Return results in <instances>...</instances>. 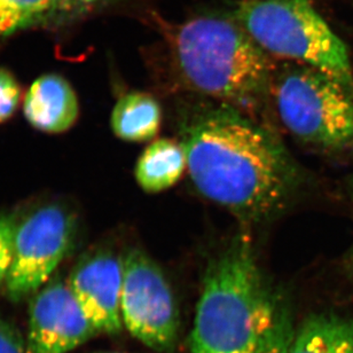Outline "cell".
<instances>
[{
  "label": "cell",
  "mask_w": 353,
  "mask_h": 353,
  "mask_svg": "<svg viewBox=\"0 0 353 353\" xmlns=\"http://www.w3.org/2000/svg\"><path fill=\"white\" fill-rule=\"evenodd\" d=\"M121 313L132 336L157 352H172L178 336L174 294L160 266L140 249L123 259Z\"/></svg>",
  "instance_id": "8992f818"
},
{
  "label": "cell",
  "mask_w": 353,
  "mask_h": 353,
  "mask_svg": "<svg viewBox=\"0 0 353 353\" xmlns=\"http://www.w3.org/2000/svg\"><path fill=\"white\" fill-rule=\"evenodd\" d=\"M288 305L263 273L249 235H235L208 262L190 332L192 353H288Z\"/></svg>",
  "instance_id": "7a4b0ae2"
},
{
  "label": "cell",
  "mask_w": 353,
  "mask_h": 353,
  "mask_svg": "<svg viewBox=\"0 0 353 353\" xmlns=\"http://www.w3.org/2000/svg\"><path fill=\"white\" fill-rule=\"evenodd\" d=\"M102 0H0V34L68 21L91 12Z\"/></svg>",
  "instance_id": "8fae6325"
},
{
  "label": "cell",
  "mask_w": 353,
  "mask_h": 353,
  "mask_svg": "<svg viewBox=\"0 0 353 353\" xmlns=\"http://www.w3.org/2000/svg\"><path fill=\"white\" fill-rule=\"evenodd\" d=\"M235 17L268 54L312 67L353 92L347 46L310 0H245Z\"/></svg>",
  "instance_id": "277c9868"
},
{
  "label": "cell",
  "mask_w": 353,
  "mask_h": 353,
  "mask_svg": "<svg viewBox=\"0 0 353 353\" xmlns=\"http://www.w3.org/2000/svg\"><path fill=\"white\" fill-rule=\"evenodd\" d=\"M97 334L65 282H52L32 299L26 341L27 353H68Z\"/></svg>",
  "instance_id": "ba28073f"
},
{
  "label": "cell",
  "mask_w": 353,
  "mask_h": 353,
  "mask_svg": "<svg viewBox=\"0 0 353 353\" xmlns=\"http://www.w3.org/2000/svg\"><path fill=\"white\" fill-rule=\"evenodd\" d=\"M75 236V216L61 204L38 208L17 224L6 278L10 299L19 301L45 285L72 250Z\"/></svg>",
  "instance_id": "52a82bcc"
},
{
  "label": "cell",
  "mask_w": 353,
  "mask_h": 353,
  "mask_svg": "<svg viewBox=\"0 0 353 353\" xmlns=\"http://www.w3.org/2000/svg\"><path fill=\"white\" fill-rule=\"evenodd\" d=\"M172 48L180 75L200 94L249 115L270 94L273 62L239 22L219 17L188 21L176 31Z\"/></svg>",
  "instance_id": "3957f363"
},
{
  "label": "cell",
  "mask_w": 353,
  "mask_h": 353,
  "mask_svg": "<svg viewBox=\"0 0 353 353\" xmlns=\"http://www.w3.org/2000/svg\"><path fill=\"white\" fill-rule=\"evenodd\" d=\"M351 195H352V200H353V178L352 180H351ZM351 257L353 259V247L352 250H351Z\"/></svg>",
  "instance_id": "ac0fdd59"
},
{
  "label": "cell",
  "mask_w": 353,
  "mask_h": 353,
  "mask_svg": "<svg viewBox=\"0 0 353 353\" xmlns=\"http://www.w3.org/2000/svg\"><path fill=\"white\" fill-rule=\"evenodd\" d=\"M68 285L98 333H121L123 259L107 250L91 252L74 268Z\"/></svg>",
  "instance_id": "9c48e42d"
},
{
  "label": "cell",
  "mask_w": 353,
  "mask_h": 353,
  "mask_svg": "<svg viewBox=\"0 0 353 353\" xmlns=\"http://www.w3.org/2000/svg\"><path fill=\"white\" fill-rule=\"evenodd\" d=\"M186 169V154L181 143L157 139L140 155L134 176L141 190L157 194L174 186Z\"/></svg>",
  "instance_id": "4fadbf2b"
},
{
  "label": "cell",
  "mask_w": 353,
  "mask_h": 353,
  "mask_svg": "<svg viewBox=\"0 0 353 353\" xmlns=\"http://www.w3.org/2000/svg\"><path fill=\"white\" fill-rule=\"evenodd\" d=\"M21 100V88L6 69L0 68V123L10 119L17 112Z\"/></svg>",
  "instance_id": "9a60e30c"
},
{
  "label": "cell",
  "mask_w": 353,
  "mask_h": 353,
  "mask_svg": "<svg viewBox=\"0 0 353 353\" xmlns=\"http://www.w3.org/2000/svg\"><path fill=\"white\" fill-rule=\"evenodd\" d=\"M162 124L160 102L146 92L132 91L116 102L110 117L112 132L119 139L143 143L157 136Z\"/></svg>",
  "instance_id": "5bb4252c"
},
{
  "label": "cell",
  "mask_w": 353,
  "mask_h": 353,
  "mask_svg": "<svg viewBox=\"0 0 353 353\" xmlns=\"http://www.w3.org/2000/svg\"><path fill=\"white\" fill-rule=\"evenodd\" d=\"M288 353H353V313L307 316L296 330Z\"/></svg>",
  "instance_id": "7c38bea8"
},
{
  "label": "cell",
  "mask_w": 353,
  "mask_h": 353,
  "mask_svg": "<svg viewBox=\"0 0 353 353\" xmlns=\"http://www.w3.org/2000/svg\"><path fill=\"white\" fill-rule=\"evenodd\" d=\"M0 353H27L26 341L15 327L0 320Z\"/></svg>",
  "instance_id": "e0dca14e"
},
{
  "label": "cell",
  "mask_w": 353,
  "mask_h": 353,
  "mask_svg": "<svg viewBox=\"0 0 353 353\" xmlns=\"http://www.w3.org/2000/svg\"><path fill=\"white\" fill-rule=\"evenodd\" d=\"M17 226L13 216H0V283L6 281L10 272Z\"/></svg>",
  "instance_id": "2e32d148"
},
{
  "label": "cell",
  "mask_w": 353,
  "mask_h": 353,
  "mask_svg": "<svg viewBox=\"0 0 353 353\" xmlns=\"http://www.w3.org/2000/svg\"><path fill=\"white\" fill-rule=\"evenodd\" d=\"M197 192L243 223L285 210L303 176L281 141L252 115L223 102L192 109L179 124Z\"/></svg>",
  "instance_id": "6da1fadb"
},
{
  "label": "cell",
  "mask_w": 353,
  "mask_h": 353,
  "mask_svg": "<svg viewBox=\"0 0 353 353\" xmlns=\"http://www.w3.org/2000/svg\"><path fill=\"white\" fill-rule=\"evenodd\" d=\"M23 110L28 122L36 129L61 133L75 124L79 100L67 79L48 74L31 84L24 97Z\"/></svg>",
  "instance_id": "30bf717a"
},
{
  "label": "cell",
  "mask_w": 353,
  "mask_h": 353,
  "mask_svg": "<svg viewBox=\"0 0 353 353\" xmlns=\"http://www.w3.org/2000/svg\"><path fill=\"white\" fill-rule=\"evenodd\" d=\"M270 94L282 125L299 143L323 150L352 146L353 92L341 83L294 65L274 74Z\"/></svg>",
  "instance_id": "5b68a950"
}]
</instances>
